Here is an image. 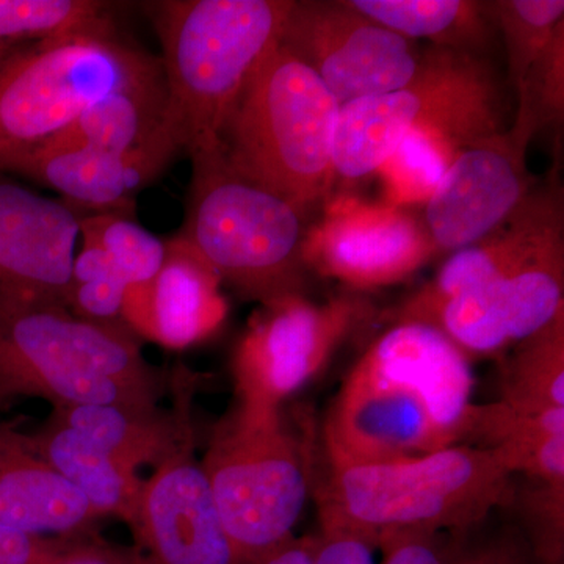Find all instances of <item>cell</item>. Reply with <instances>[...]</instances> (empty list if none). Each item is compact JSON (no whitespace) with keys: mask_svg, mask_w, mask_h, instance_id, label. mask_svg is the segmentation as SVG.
<instances>
[{"mask_svg":"<svg viewBox=\"0 0 564 564\" xmlns=\"http://www.w3.org/2000/svg\"><path fill=\"white\" fill-rule=\"evenodd\" d=\"M474 386L470 359L440 329L389 323L334 397L318 458L392 463L470 444L478 406Z\"/></svg>","mask_w":564,"mask_h":564,"instance_id":"6da1fadb","label":"cell"},{"mask_svg":"<svg viewBox=\"0 0 564 564\" xmlns=\"http://www.w3.org/2000/svg\"><path fill=\"white\" fill-rule=\"evenodd\" d=\"M313 497L318 519L344 522L378 549L404 532L469 534L516 502V486L496 448L458 444L392 463L332 464L317 455Z\"/></svg>","mask_w":564,"mask_h":564,"instance_id":"7a4b0ae2","label":"cell"},{"mask_svg":"<svg viewBox=\"0 0 564 564\" xmlns=\"http://www.w3.org/2000/svg\"><path fill=\"white\" fill-rule=\"evenodd\" d=\"M158 373L124 323L85 321L63 303L0 291V404H122L155 410Z\"/></svg>","mask_w":564,"mask_h":564,"instance_id":"3957f363","label":"cell"},{"mask_svg":"<svg viewBox=\"0 0 564 564\" xmlns=\"http://www.w3.org/2000/svg\"><path fill=\"white\" fill-rule=\"evenodd\" d=\"M339 110L325 84L278 41L237 96L218 148L239 176L285 199L310 220L334 195Z\"/></svg>","mask_w":564,"mask_h":564,"instance_id":"277c9868","label":"cell"},{"mask_svg":"<svg viewBox=\"0 0 564 564\" xmlns=\"http://www.w3.org/2000/svg\"><path fill=\"white\" fill-rule=\"evenodd\" d=\"M293 0L152 3L166 85V131L188 154L214 150L252 70L280 41Z\"/></svg>","mask_w":564,"mask_h":564,"instance_id":"5b68a950","label":"cell"},{"mask_svg":"<svg viewBox=\"0 0 564 564\" xmlns=\"http://www.w3.org/2000/svg\"><path fill=\"white\" fill-rule=\"evenodd\" d=\"M192 158L187 215L180 236L221 285L265 304L306 293L307 220L292 204L239 176L220 148Z\"/></svg>","mask_w":564,"mask_h":564,"instance_id":"8992f818","label":"cell"},{"mask_svg":"<svg viewBox=\"0 0 564 564\" xmlns=\"http://www.w3.org/2000/svg\"><path fill=\"white\" fill-rule=\"evenodd\" d=\"M318 441L280 411L236 404L217 426L202 462L226 532L243 564L295 536L313 496Z\"/></svg>","mask_w":564,"mask_h":564,"instance_id":"52a82bcc","label":"cell"},{"mask_svg":"<svg viewBox=\"0 0 564 564\" xmlns=\"http://www.w3.org/2000/svg\"><path fill=\"white\" fill-rule=\"evenodd\" d=\"M414 129L443 133L463 150L507 131L502 88L489 62L430 47L425 68L406 87L340 106L333 139L336 180L377 173Z\"/></svg>","mask_w":564,"mask_h":564,"instance_id":"ba28073f","label":"cell"},{"mask_svg":"<svg viewBox=\"0 0 564 564\" xmlns=\"http://www.w3.org/2000/svg\"><path fill=\"white\" fill-rule=\"evenodd\" d=\"M161 69V61L121 43L113 31L11 51L0 61V172L98 99Z\"/></svg>","mask_w":564,"mask_h":564,"instance_id":"9c48e42d","label":"cell"},{"mask_svg":"<svg viewBox=\"0 0 564 564\" xmlns=\"http://www.w3.org/2000/svg\"><path fill=\"white\" fill-rule=\"evenodd\" d=\"M375 318L372 302L356 292L323 303L292 295L261 304L234 350L237 404L282 410L321 375L352 334Z\"/></svg>","mask_w":564,"mask_h":564,"instance_id":"30bf717a","label":"cell"},{"mask_svg":"<svg viewBox=\"0 0 564 564\" xmlns=\"http://www.w3.org/2000/svg\"><path fill=\"white\" fill-rule=\"evenodd\" d=\"M280 43L344 106L406 87L430 50L352 9L348 0H293Z\"/></svg>","mask_w":564,"mask_h":564,"instance_id":"8fae6325","label":"cell"},{"mask_svg":"<svg viewBox=\"0 0 564 564\" xmlns=\"http://www.w3.org/2000/svg\"><path fill=\"white\" fill-rule=\"evenodd\" d=\"M436 256L414 207L367 203L345 193L323 204L321 220L307 226L303 243L310 272L356 293L408 281Z\"/></svg>","mask_w":564,"mask_h":564,"instance_id":"7c38bea8","label":"cell"},{"mask_svg":"<svg viewBox=\"0 0 564 564\" xmlns=\"http://www.w3.org/2000/svg\"><path fill=\"white\" fill-rule=\"evenodd\" d=\"M525 140L510 129L469 144L422 206L437 254L456 252L496 231L536 187Z\"/></svg>","mask_w":564,"mask_h":564,"instance_id":"4fadbf2b","label":"cell"},{"mask_svg":"<svg viewBox=\"0 0 564 564\" xmlns=\"http://www.w3.org/2000/svg\"><path fill=\"white\" fill-rule=\"evenodd\" d=\"M192 448L155 466L141 486L132 525L139 564H243Z\"/></svg>","mask_w":564,"mask_h":564,"instance_id":"5bb4252c","label":"cell"},{"mask_svg":"<svg viewBox=\"0 0 564 564\" xmlns=\"http://www.w3.org/2000/svg\"><path fill=\"white\" fill-rule=\"evenodd\" d=\"M564 314V248L441 304L425 325L473 361L505 355Z\"/></svg>","mask_w":564,"mask_h":564,"instance_id":"9a60e30c","label":"cell"},{"mask_svg":"<svg viewBox=\"0 0 564 564\" xmlns=\"http://www.w3.org/2000/svg\"><path fill=\"white\" fill-rule=\"evenodd\" d=\"M560 248H564L563 191L554 170L549 184L536 185L496 231L452 252L432 281L388 314V322H425L448 300L519 272Z\"/></svg>","mask_w":564,"mask_h":564,"instance_id":"2e32d148","label":"cell"},{"mask_svg":"<svg viewBox=\"0 0 564 564\" xmlns=\"http://www.w3.org/2000/svg\"><path fill=\"white\" fill-rule=\"evenodd\" d=\"M80 214L0 173V291L66 306Z\"/></svg>","mask_w":564,"mask_h":564,"instance_id":"e0dca14e","label":"cell"},{"mask_svg":"<svg viewBox=\"0 0 564 564\" xmlns=\"http://www.w3.org/2000/svg\"><path fill=\"white\" fill-rule=\"evenodd\" d=\"M165 124L135 150L95 148L35 150L10 162L0 173H14L54 188L66 204L91 214H133V196L158 180L181 152Z\"/></svg>","mask_w":564,"mask_h":564,"instance_id":"ac0fdd59","label":"cell"},{"mask_svg":"<svg viewBox=\"0 0 564 564\" xmlns=\"http://www.w3.org/2000/svg\"><path fill=\"white\" fill-rule=\"evenodd\" d=\"M166 247L158 276L126 296L122 322L151 343L184 350L214 336L229 307L221 282L191 245L177 236Z\"/></svg>","mask_w":564,"mask_h":564,"instance_id":"d6986e66","label":"cell"},{"mask_svg":"<svg viewBox=\"0 0 564 564\" xmlns=\"http://www.w3.org/2000/svg\"><path fill=\"white\" fill-rule=\"evenodd\" d=\"M99 518L54 467L33 454L24 434L0 426V527L32 536H70Z\"/></svg>","mask_w":564,"mask_h":564,"instance_id":"ffe728a7","label":"cell"},{"mask_svg":"<svg viewBox=\"0 0 564 564\" xmlns=\"http://www.w3.org/2000/svg\"><path fill=\"white\" fill-rule=\"evenodd\" d=\"M24 440L33 454L87 499L99 518H118L132 529L143 486L135 467L52 415L39 433Z\"/></svg>","mask_w":564,"mask_h":564,"instance_id":"44dd1931","label":"cell"},{"mask_svg":"<svg viewBox=\"0 0 564 564\" xmlns=\"http://www.w3.org/2000/svg\"><path fill=\"white\" fill-rule=\"evenodd\" d=\"M176 414L122 404H77L54 408L52 417L90 437L111 455L137 470L159 466L181 448L193 444L188 406L182 402Z\"/></svg>","mask_w":564,"mask_h":564,"instance_id":"7402d4cb","label":"cell"},{"mask_svg":"<svg viewBox=\"0 0 564 564\" xmlns=\"http://www.w3.org/2000/svg\"><path fill=\"white\" fill-rule=\"evenodd\" d=\"M165 111L166 85L161 69L98 99L82 111L65 131L52 137L36 150H135L161 131Z\"/></svg>","mask_w":564,"mask_h":564,"instance_id":"603a6c76","label":"cell"},{"mask_svg":"<svg viewBox=\"0 0 564 564\" xmlns=\"http://www.w3.org/2000/svg\"><path fill=\"white\" fill-rule=\"evenodd\" d=\"M470 444L496 448L530 484L564 488V408L518 413L500 402L478 404Z\"/></svg>","mask_w":564,"mask_h":564,"instance_id":"cb8c5ba5","label":"cell"},{"mask_svg":"<svg viewBox=\"0 0 564 564\" xmlns=\"http://www.w3.org/2000/svg\"><path fill=\"white\" fill-rule=\"evenodd\" d=\"M352 9L411 41L481 55L497 31L492 2L478 0H348Z\"/></svg>","mask_w":564,"mask_h":564,"instance_id":"d4e9b609","label":"cell"},{"mask_svg":"<svg viewBox=\"0 0 564 564\" xmlns=\"http://www.w3.org/2000/svg\"><path fill=\"white\" fill-rule=\"evenodd\" d=\"M499 402L518 413L564 408V314L516 344L502 361Z\"/></svg>","mask_w":564,"mask_h":564,"instance_id":"484cf974","label":"cell"},{"mask_svg":"<svg viewBox=\"0 0 564 564\" xmlns=\"http://www.w3.org/2000/svg\"><path fill=\"white\" fill-rule=\"evenodd\" d=\"M462 151L443 133L426 129L408 132L377 172L383 181V203L422 207Z\"/></svg>","mask_w":564,"mask_h":564,"instance_id":"4316f807","label":"cell"},{"mask_svg":"<svg viewBox=\"0 0 564 564\" xmlns=\"http://www.w3.org/2000/svg\"><path fill=\"white\" fill-rule=\"evenodd\" d=\"M109 6L91 0H0V46L111 32Z\"/></svg>","mask_w":564,"mask_h":564,"instance_id":"83f0119b","label":"cell"},{"mask_svg":"<svg viewBox=\"0 0 564 564\" xmlns=\"http://www.w3.org/2000/svg\"><path fill=\"white\" fill-rule=\"evenodd\" d=\"M497 31L502 33L508 70L514 90L533 63L564 28L563 0H497L492 2Z\"/></svg>","mask_w":564,"mask_h":564,"instance_id":"f1b7e54d","label":"cell"},{"mask_svg":"<svg viewBox=\"0 0 564 564\" xmlns=\"http://www.w3.org/2000/svg\"><path fill=\"white\" fill-rule=\"evenodd\" d=\"M80 237V250L70 269L66 307L85 321L107 325L124 323L122 311L131 285L91 237L82 234Z\"/></svg>","mask_w":564,"mask_h":564,"instance_id":"f546056e","label":"cell"},{"mask_svg":"<svg viewBox=\"0 0 564 564\" xmlns=\"http://www.w3.org/2000/svg\"><path fill=\"white\" fill-rule=\"evenodd\" d=\"M80 234L109 254L131 289L150 284L165 263L166 242L126 215H80Z\"/></svg>","mask_w":564,"mask_h":564,"instance_id":"4dcf8cb0","label":"cell"},{"mask_svg":"<svg viewBox=\"0 0 564 564\" xmlns=\"http://www.w3.org/2000/svg\"><path fill=\"white\" fill-rule=\"evenodd\" d=\"M518 93V113L511 132L527 143L538 132L562 124L564 118V28L533 63Z\"/></svg>","mask_w":564,"mask_h":564,"instance_id":"1f68e13d","label":"cell"},{"mask_svg":"<svg viewBox=\"0 0 564 564\" xmlns=\"http://www.w3.org/2000/svg\"><path fill=\"white\" fill-rule=\"evenodd\" d=\"M467 545V534L404 532L380 544L381 564H456Z\"/></svg>","mask_w":564,"mask_h":564,"instance_id":"d6a6232c","label":"cell"},{"mask_svg":"<svg viewBox=\"0 0 564 564\" xmlns=\"http://www.w3.org/2000/svg\"><path fill=\"white\" fill-rule=\"evenodd\" d=\"M318 522L313 564H377V549L361 532L332 519H318Z\"/></svg>","mask_w":564,"mask_h":564,"instance_id":"836d02e7","label":"cell"},{"mask_svg":"<svg viewBox=\"0 0 564 564\" xmlns=\"http://www.w3.org/2000/svg\"><path fill=\"white\" fill-rule=\"evenodd\" d=\"M44 564H139V555L101 541L63 540Z\"/></svg>","mask_w":564,"mask_h":564,"instance_id":"e575fe53","label":"cell"},{"mask_svg":"<svg viewBox=\"0 0 564 564\" xmlns=\"http://www.w3.org/2000/svg\"><path fill=\"white\" fill-rule=\"evenodd\" d=\"M456 564H543L525 541L513 536H500L480 545L464 547Z\"/></svg>","mask_w":564,"mask_h":564,"instance_id":"d590c367","label":"cell"},{"mask_svg":"<svg viewBox=\"0 0 564 564\" xmlns=\"http://www.w3.org/2000/svg\"><path fill=\"white\" fill-rule=\"evenodd\" d=\"M62 543L0 527V564H44Z\"/></svg>","mask_w":564,"mask_h":564,"instance_id":"8d00e7d4","label":"cell"},{"mask_svg":"<svg viewBox=\"0 0 564 564\" xmlns=\"http://www.w3.org/2000/svg\"><path fill=\"white\" fill-rule=\"evenodd\" d=\"M314 534L292 536L254 564H313Z\"/></svg>","mask_w":564,"mask_h":564,"instance_id":"74e56055","label":"cell"},{"mask_svg":"<svg viewBox=\"0 0 564 564\" xmlns=\"http://www.w3.org/2000/svg\"><path fill=\"white\" fill-rule=\"evenodd\" d=\"M11 51H13V50H9V47L0 46V61H2L3 57H7V55H9Z\"/></svg>","mask_w":564,"mask_h":564,"instance_id":"f35d334b","label":"cell"}]
</instances>
